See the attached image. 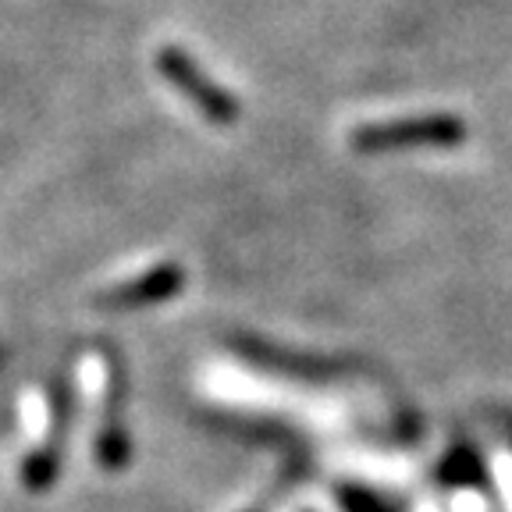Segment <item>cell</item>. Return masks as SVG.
<instances>
[{
    "label": "cell",
    "mask_w": 512,
    "mask_h": 512,
    "mask_svg": "<svg viewBox=\"0 0 512 512\" xmlns=\"http://www.w3.org/2000/svg\"><path fill=\"white\" fill-rule=\"evenodd\" d=\"M157 68H160V75H164L171 86H178V93L200 107L203 118H210L214 125H232V121L239 118V104H235V96L224 93V89L217 86L203 68H196V61H192L185 50L160 47Z\"/></svg>",
    "instance_id": "6da1fadb"
},
{
    "label": "cell",
    "mask_w": 512,
    "mask_h": 512,
    "mask_svg": "<svg viewBox=\"0 0 512 512\" xmlns=\"http://www.w3.org/2000/svg\"><path fill=\"white\" fill-rule=\"evenodd\" d=\"M47 427H50V406L43 399V392H25L22 395V431L25 438L36 445V441L47 438Z\"/></svg>",
    "instance_id": "7a4b0ae2"
}]
</instances>
